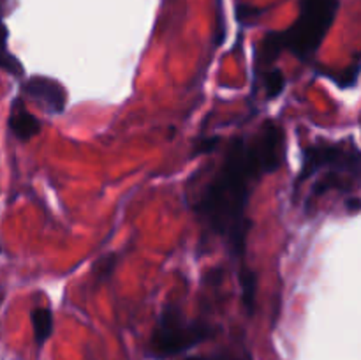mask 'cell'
<instances>
[{
	"mask_svg": "<svg viewBox=\"0 0 361 360\" xmlns=\"http://www.w3.org/2000/svg\"><path fill=\"white\" fill-rule=\"evenodd\" d=\"M0 302H2V295H0Z\"/></svg>",
	"mask_w": 361,
	"mask_h": 360,
	"instance_id": "cell-16",
	"label": "cell"
},
{
	"mask_svg": "<svg viewBox=\"0 0 361 360\" xmlns=\"http://www.w3.org/2000/svg\"><path fill=\"white\" fill-rule=\"evenodd\" d=\"M335 11L337 0H305L302 16L295 27L282 32L284 48L291 49L303 62H309L330 30Z\"/></svg>",
	"mask_w": 361,
	"mask_h": 360,
	"instance_id": "cell-3",
	"label": "cell"
},
{
	"mask_svg": "<svg viewBox=\"0 0 361 360\" xmlns=\"http://www.w3.org/2000/svg\"><path fill=\"white\" fill-rule=\"evenodd\" d=\"M284 49V42H282V32H268L264 35L263 42H261V52L257 55V64L263 62V67H270L271 64L277 60L281 52Z\"/></svg>",
	"mask_w": 361,
	"mask_h": 360,
	"instance_id": "cell-9",
	"label": "cell"
},
{
	"mask_svg": "<svg viewBox=\"0 0 361 360\" xmlns=\"http://www.w3.org/2000/svg\"><path fill=\"white\" fill-rule=\"evenodd\" d=\"M360 150L353 140L348 143H316L303 150L302 168L293 186V196H298L300 187L323 168H345L360 172Z\"/></svg>",
	"mask_w": 361,
	"mask_h": 360,
	"instance_id": "cell-4",
	"label": "cell"
},
{
	"mask_svg": "<svg viewBox=\"0 0 361 360\" xmlns=\"http://www.w3.org/2000/svg\"><path fill=\"white\" fill-rule=\"evenodd\" d=\"M34 341L37 348H42L53 334V313L49 307H34L30 313Z\"/></svg>",
	"mask_w": 361,
	"mask_h": 360,
	"instance_id": "cell-7",
	"label": "cell"
},
{
	"mask_svg": "<svg viewBox=\"0 0 361 360\" xmlns=\"http://www.w3.org/2000/svg\"><path fill=\"white\" fill-rule=\"evenodd\" d=\"M263 85H264V95L268 101H274L279 95L284 92L286 88V76L279 67L274 69H267L263 74Z\"/></svg>",
	"mask_w": 361,
	"mask_h": 360,
	"instance_id": "cell-11",
	"label": "cell"
},
{
	"mask_svg": "<svg viewBox=\"0 0 361 360\" xmlns=\"http://www.w3.org/2000/svg\"><path fill=\"white\" fill-rule=\"evenodd\" d=\"M23 94L39 102L46 113L60 115L67 104V90L59 80L49 76H30L23 83Z\"/></svg>",
	"mask_w": 361,
	"mask_h": 360,
	"instance_id": "cell-5",
	"label": "cell"
},
{
	"mask_svg": "<svg viewBox=\"0 0 361 360\" xmlns=\"http://www.w3.org/2000/svg\"><path fill=\"white\" fill-rule=\"evenodd\" d=\"M221 328L203 320H187L178 302H168L162 307L148 341V356L168 360L210 341Z\"/></svg>",
	"mask_w": 361,
	"mask_h": 360,
	"instance_id": "cell-2",
	"label": "cell"
},
{
	"mask_svg": "<svg viewBox=\"0 0 361 360\" xmlns=\"http://www.w3.org/2000/svg\"><path fill=\"white\" fill-rule=\"evenodd\" d=\"M219 145H221V136H200L196 140V143H194L190 157L212 154V152H215V148H217Z\"/></svg>",
	"mask_w": 361,
	"mask_h": 360,
	"instance_id": "cell-13",
	"label": "cell"
},
{
	"mask_svg": "<svg viewBox=\"0 0 361 360\" xmlns=\"http://www.w3.org/2000/svg\"><path fill=\"white\" fill-rule=\"evenodd\" d=\"M360 208H361L360 198L356 196V194H351V196H348V200H345V210H348V214L356 215L360 212Z\"/></svg>",
	"mask_w": 361,
	"mask_h": 360,
	"instance_id": "cell-15",
	"label": "cell"
},
{
	"mask_svg": "<svg viewBox=\"0 0 361 360\" xmlns=\"http://www.w3.org/2000/svg\"><path fill=\"white\" fill-rule=\"evenodd\" d=\"M120 254L118 253H108L104 256L97 258L92 265V275H94V281L97 284H102V282L109 281L111 275L115 274L116 267H118Z\"/></svg>",
	"mask_w": 361,
	"mask_h": 360,
	"instance_id": "cell-10",
	"label": "cell"
},
{
	"mask_svg": "<svg viewBox=\"0 0 361 360\" xmlns=\"http://www.w3.org/2000/svg\"><path fill=\"white\" fill-rule=\"evenodd\" d=\"M284 161L286 134L275 120L263 124L252 136H233L219 168L190 205L204 233L224 240L240 265L245 263L247 236L252 228L247 214L250 194Z\"/></svg>",
	"mask_w": 361,
	"mask_h": 360,
	"instance_id": "cell-1",
	"label": "cell"
},
{
	"mask_svg": "<svg viewBox=\"0 0 361 360\" xmlns=\"http://www.w3.org/2000/svg\"><path fill=\"white\" fill-rule=\"evenodd\" d=\"M238 279L242 286V300L247 314L254 316L256 311V293H257V274L247 263L238 265Z\"/></svg>",
	"mask_w": 361,
	"mask_h": 360,
	"instance_id": "cell-8",
	"label": "cell"
},
{
	"mask_svg": "<svg viewBox=\"0 0 361 360\" xmlns=\"http://www.w3.org/2000/svg\"><path fill=\"white\" fill-rule=\"evenodd\" d=\"M9 131L13 133L14 138H18L20 141H28L34 136H37L42 129L41 120L35 115H32L23 104V99L18 97L13 101V106H11V115L9 120Z\"/></svg>",
	"mask_w": 361,
	"mask_h": 360,
	"instance_id": "cell-6",
	"label": "cell"
},
{
	"mask_svg": "<svg viewBox=\"0 0 361 360\" xmlns=\"http://www.w3.org/2000/svg\"><path fill=\"white\" fill-rule=\"evenodd\" d=\"M182 360H252L250 355L236 356V355H194V356H185Z\"/></svg>",
	"mask_w": 361,
	"mask_h": 360,
	"instance_id": "cell-14",
	"label": "cell"
},
{
	"mask_svg": "<svg viewBox=\"0 0 361 360\" xmlns=\"http://www.w3.org/2000/svg\"><path fill=\"white\" fill-rule=\"evenodd\" d=\"M0 251H2V247H0Z\"/></svg>",
	"mask_w": 361,
	"mask_h": 360,
	"instance_id": "cell-17",
	"label": "cell"
},
{
	"mask_svg": "<svg viewBox=\"0 0 361 360\" xmlns=\"http://www.w3.org/2000/svg\"><path fill=\"white\" fill-rule=\"evenodd\" d=\"M324 76L330 78L331 81H335V83H337L341 88L356 87V83H358V78H360V55L356 53L355 60H353L351 66L345 67L342 73H338V74L324 73Z\"/></svg>",
	"mask_w": 361,
	"mask_h": 360,
	"instance_id": "cell-12",
	"label": "cell"
}]
</instances>
